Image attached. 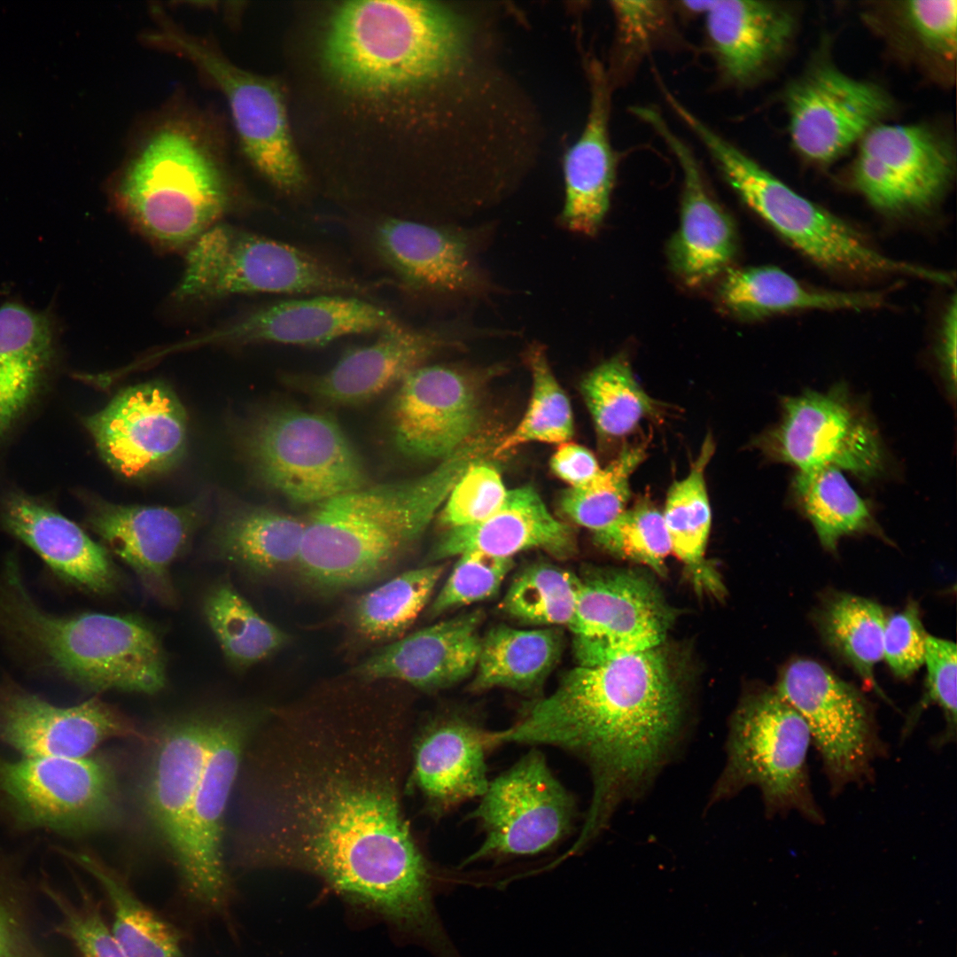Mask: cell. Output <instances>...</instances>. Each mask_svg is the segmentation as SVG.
<instances>
[{"label":"cell","mask_w":957,"mask_h":957,"mask_svg":"<svg viewBox=\"0 0 957 957\" xmlns=\"http://www.w3.org/2000/svg\"><path fill=\"white\" fill-rule=\"evenodd\" d=\"M253 762L237 858L323 880L416 942L433 938L432 868L405 820L407 733L397 719H284Z\"/></svg>","instance_id":"obj_1"},{"label":"cell","mask_w":957,"mask_h":957,"mask_svg":"<svg viewBox=\"0 0 957 957\" xmlns=\"http://www.w3.org/2000/svg\"><path fill=\"white\" fill-rule=\"evenodd\" d=\"M682 697L657 648L565 673L555 690L530 704L510 727L493 731L507 743L552 745L587 766L591 803L570 848L578 852L606 828L616 808L658 771L681 733Z\"/></svg>","instance_id":"obj_2"},{"label":"cell","mask_w":957,"mask_h":957,"mask_svg":"<svg viewBox=\"0 0 957 957\" xmlns=\"http://www.w3.org/2000/svg\"><path fill=\"white\" fill-rule=\"evenodd\" d=\"M491 448L471 438L420 477L364 486L318 503L305 520L296 566L322 592L366 585L387 572L418 541L467 470Z\"/></svg>","instance_id":"obj_3"},{"label":"cell","mask_w":957,"mask_h":957,"mask_svg":"<svg viewBox=\"0 0 957 957\" xmlns=\"http://www.w3.org/2000/svg\"><path fill=\"white\" fill-rule=\"evenodd\" d=\"M470 45L465 21L440 3L346 1L328 17L322 59L346 88L383 96L455 79L469 65Z\"/></svg>","instance_id":"obj_4"},{"label":"cell","mask_w":957,"mask_h":957,"mask_svg":"<svg viewBox=\"0 0 957 957\" xmlns=\"http://www.w3.org/2000/svg\"><path fill=\"white\" fill-rule=\"evenodd\" d=\"M218 142L196 116L164 117L144 135L116 177L115 206L156 245L190 247L236 202Z\"/></svg>","instance_id":"obj_5"},{"label":"cell","mask_w":957,"mask_h":957,"mask_svg":"<svg viewBox=\"0 0 957 957\" xmlns=\"http://www.w3.org/2000/svg\"><path fill=\"white\" fill-rule=\"evenodd\" d=\"M0 626L65 678L92 691L154 694L167 681L166 656L141 618L86 612L68 617L40 609L14 560L0 579Z\"/></svg>","instance_id":"obj_6"},{"label":"cell","mask_w":957,"mask_h":957,"mask_svg":"<svg viewBox=\"0 0 957 957\" xmlns=\"http://www.w3.org/2000/svg\"><path fill=\"white\" fill-rule=\"evenodd\" d=\"M696 136L743 203L810 261L835 274L905 276L947 285V272L891 258L848 222L799 195L708 126Z\"/></svg>","instance_id":"obj_7"},{"label":"cell","mask_w":957,"mask_h":957,"mask_svg":"<svg viewBox=\"0 0 957 957\" xmlns=\"http://www.w3.org/2000/svg\"><path fill=\"white\" fill-rule=\"evenodd\" d=\"M811 743L805 720L775 690L749 696L730 721L727 762L711 801L755 786L767 815L795 811L821 823L823 814L812 792L807 766Z\"/></svg>","instance_id":"obj_8"},{"label":"cell","mask_w":957,"mask_h":957,"mask_svg":"<svg viewBox=\"0 0 957 957\" xmlns=\"http://www.w3.org/2000/svg\"><path fill=\"white\" fill-rule=\"evenodd\" d=\"M368 290L297 247L218 223L189 247L175 298L191 301L242 293L362 294Z\"/></svg>","instance_id":"obj_9"},{"label":"cell","mask_w":957,"mask_h":957,"mask_svg":"<svg viewBox=\"0 0 957 957\" xmlns=\"http://www.w3.org/2000/svg\"><path fill=\"white\" fill-rule=\"evenodd\" d=\"M245 447L261 480L292 502L318 504L367 485L359 455L331 418L280 408L251 426Z\"/></svg>","instance_id":"obj_10"},{"label":"cell","mask_w":957,"mask_h":957,"mask_svg":"<svg viewBox=\"0 0 957 957\" xmlns=\"http://www.w3.org/2000/svg\"><path fill=\"white\" fill-rule=\"evenodd\" d=\"M149 43L185 57L219 88L228 101L243 151L263 177L287 192L303 187L304 170L276 82L237 66L211 43L167 19L151 32Z\"/></svg>","instance_id":"obj_11"},{"label":"cell","mask_w":957,"mask_h":957,"mask_svg":"<svg viewBox=\"0 0 957 957\" xmlns=\"http://www.w3.org/2000/svg\"><path fill=\"white\" fill-rule=\"evenodd\" d=\"M0 795L21 824L64 834L105 829L120 816L115 773L100 756L0 759Z\"/></svg>","instance_id":"obj_12"},{"label":"cell","mask_w":957,"mask_h":957,"mask_svg":"<svg viewBox=\"0 0 957 957\" xmlns=\"http://www.w3.org/2000/svg\"><path fill=\"white\" fill-rule=\"evenodd\" d=\"M754 446L798 471L835 467L869 480L885 467L875 425L844 387L785 397L779 423Z\"/></svg>","instance_id":"obj_13"},{"label":"cell","mask_w":957,"mask_h":957,"mask_svg":"<svg viewBox=\"0 0 957 957\" xmlns=\"http://www.w3.org/2000/svg\"><path fill=\"white\" fill-rule=\"evenodd\" d=\"M257 716L240 709L214 712L209 749L189 817L187 857L178 871L188 901L206 914L226 916L232 902L222 855L224 815Z\"/></svg>","instance_id":"obj_14"},{"label":"cell","mask_w":957,"mask_h":957,"mask_svg":"<svg viewBox=\"0 0 957 957\" xmlns=\"http://www.w3.org/2000/svg\"><path fill=\"white\" fill-rule=\"evenodd\" d=\"M805 720L833 792L867 780L883 751L861 694L821 664L797 659L774 689Z\"/></svg>","instance_id":"obj_15"},{"label":"cell","mask_w":957,"mask_h":957,"mask_svg":"<svg viewBox=\"0 0 957 957\" xmlns=\"http://www.w3.org/2000/svg\"><path fill=\"white\" fill-rule=\"evenodd\" d=\"M575 815L573 797L553 775L544 755L533 749L489 782L471 814L480 823L485 839L464 864L546 851L570 833Z\"/></svg>","instance_id":"obj_16"},{"label":"cell","mask_w":957,"mask_h":957,"mask_svg":"<svg viewBox=\"0 0 957 957\" xmlns=\"http://www.w3.org/2000/svg\"><path fill=\"white\" fill-rule=\"evenodd\" d=\"M579 578L569 626L579 665H597L663 642L673 614L650 581L631 572H593Z\"/></svg>","instance_id":"obj_17"},{"label":"cell","mask_w":957,"mask_h":957,"mask_svg":"<svg viewBox=\"0 0 957 957\" xmlns=\"http://www.w3.org/2000/svg\"><path fill=\"white\" fill-rule=\"evenodd\" d=\"M953 170L950 149L929 128L875 125L861 139L853 183L877 210L901 214L934 206Z\"/></svg>","instance_id":"obj_18"},{"label":"cell","mask_w":957,"mask_h":957,"mask_svg":"<svg viewBox=\"0 0 957 957\" xmlns=\"http://www.w3.org/2000/svg\"><path fill=\"white\" fill-rule=\"evenodd\" d=\"M84 424L104 461L126 478L165 472L185 453L186 412L162 382L124 389Z\"/></svg>","instance_id":"obj_19"},{"label":"cell","mask_w":957,"mask_h":957,"mask_svg":"<svg viewBox=\"0 0 957 957\" xmlns=\"http://www.w3.org/2000/svg\"><path fill=\"white\" fill-rule=\"evenodd\" d=\"M791 141L809 160L827 163L843 154L891 109L885 92L829 65H821L787 89Z\"/></svg>","instance_id":"obj_20"},{"label":"cell","mask_w":957,"mask_h":957,"mask_svg":"<svg viewBox=\"0 0 957 957\" xmlns=\"http://www.w3.org/2000/svg\"><path fill=\"white\" fill-rule=\"evenodd\" d=\"M398 323L389 311L357 297L323 294L261 307L171 348L259 342L323 346L345 336L380 332Z\"/></svg>","instance_id":"obj_21"},{"label":"cell","mask_w":957,"mask_h":957,"mask_svg":"<svg viewBox=\"0 0 957 957\" xmlns=\"http://www.w3.org/2000/svg\"><path fill=\"white\" fill-rule=\"evenodd\" d=\"M393 442L402 455L445 459L471 439L478 407L471 377L424 365L400 385L389 409Z\"/></svg>","instance_id":"obj_22"},{"label":"cell","mask_w":957,"mask_h":957,"mask_svg":"<svg viewBox=\"0 0 957 957\" xmlns=\"http://www.w3.org/2000/svg\"><path fill=\"white\" fill-rule=\"evenodd\" d=\"M214 712H194L165 725L141 782L144 814L177 871L188 852L190 813L209 749Z\"/></svg>","instance_id":"obj_23"},{"label":"cell","mask_w":957,"mask_h":957,"mask_svg":"<svg viewBox=\"0 0 957 957\" xmlns=\"http://www.w3.org/2000/svg\"><path fill=\"white\" fill-rule=\"evenodd\" d=\"M477 237L461 227L387 219L377 226L375 242L384 261L410 290L473 298L490 291L478 261Z\"/></svg>","instance_id":"obj_24"},{"label":"cell","mask_w":957,"mask_h":957,"mask_svg":"<svg viewBox=\"0 0 957 957\" xmlns=\"http://www.w3.org/2000/svg\"><path fill=\"white\" fill-rule=\"evenodd\" d=\"M632 113L651 127L674 155L682 173L681 221L668 245L675 275L689 287H699L727 269L738 239L731 216L712 197L699 164L688 145L654 108L635 106Z\"/></svg>","instance_id":"obj_25"},{"label":"cell","mask_w":957,"mask_h":957,"mask_svg":"<svg viewBox=\"0 0 957 957\" xmlns=\"http://www.w3.org/2000/svg\"><path fill=\"white\" fill-rule=\"evenodd\" d=\"M203 503L178 507L95 503L89 525L138 577L157 600L171 604L176 594L170 568L201 522Z\"/></svg>","instance_id":"obj_26"},{"label":"cell","mask_w":957,"mask_h":957,"mask_svg":"<svg viewBox=\"0 0 957 957\" xmlns=\"http://www.w3.org/2000/svg\"><path fill=\"white\" fill-rule=\"evenodd\" d=\"M136 734L128 720L91 698L69 707L7 685L0 690V740L25 758H81L113 737Z\"/></svg>","instance_id":"obj_27"},{"label":"cell","mask_w":957,"mask_h":957,"mask_svg":"<svg viewBox=\"0 0 957 957\" xmlns=\"http://www.w3.org/2000/svg\"><path fill=\"white\" fill-rule=\"evenodd\" d=\"M481 611H472L401 637L357 665L363 681L397 680L424 691L451 687L477 667Z\"/></svg>","instance_id":"obj_28"},{"label":"cell","mask_w":957,"mask_h":957,"mask_svg":"<svg viewBox=\"0 0 957 957\" xmlns=\"http://www.w3.org/2000/svg\"><path fill=\"white\" fill-rule=\"evenodd\" d=\"M493 747L491 731L459 714L437 717L419 731L412 743L411 780L433 815L485 794L486 753Z\"/></svg>","instance_id":"obj_29"},{"label":"cell","mask_w":957,"mask_h":957,"mask_svg":"<svg viewBox=\"0 0 957 957\" xmlns=\"http://www.w3.org/2000/svg\"><path fill=\"white\" fill-rule=\"evenodd\" d=\"M379 333L375 341L349 351L314 377L309 387L313 393L332 404L366 401L400 385L439 351L460 344L453 331L413 329L400 323Z\"/></svg>","instance_id":"obj_30"},{"label":"cell","mask_w":957,"mask_h":957,"mask_svg":"<svg viewBox=\"0 0 957 957\" xmlns=\"http://www.w3.org/2000/svg\"><path fill=\"white\" fill-rule=\"evenodd\" d=\"M2 522L64 581L97 595L118 587L120 573L108 550L58 512L31 498L15 495L4 505Z\"/></svg>","instance_id":"obj_31"},{"label":"cell","mask_w":957,"mask_h":957,"mask_svg":"<svg viewBox=\"0 0 957 957\" xmlns=\"http://www.w3.org/2000/svg\"><path fill=\"white\" fill-rule=\"evenodd\" d=\"M572 527L556 519L539 494L525 486L507 493L501 508L477 524L449 528L433 548L430 559L443 560L466 552L512 558L524 550L541 549L556 557L575 551Z\"/></svg>","instance_id":"obj_32"},{"label":"cell","mask_w":957,"mask_h":957,"mask_svg":"<svg viewBox=\"0 0 957 957\" xmlns=\"http://www.w3.org/2000/svg\"><path fill=\"white\" fill-rule=\"evenodd\" d=\"M590 109L580 138L566 151L563 169L564 202L560 223L567 230L593 237L607 214L616 173L611 146L609 89L602 66L589 65Z\"/></svg>","instance_id":"obj_33"},{"label":"cell","mask_w":957,"mask_h":957,"mask_svg":"<svg viewBox=\"0 0 957 957\" xmlns=\"http://www.w3.org/2000/svg\"><path fill=\"white\" fill-rule=\"evenodd\" d=\"M682 7L705 15L706 31L724 75L735 84L755 79L788 43L791 13L772 2L684 1Z\"/></svg>","instance_id":"obj_34"},{"label":"cell","mask_w":957,"mask_h":957,"mask_svg":"<svg viewBox=\"0 0 957 957\" xmlns=\"http://www.w3.org/2000/svg\"><path fill=\"white\" fill-rule=\"evenodd\" d=\"M717 300L731 315L753 320L798 310L875 309L885 303V295L813 288L779 268L759 266L727 270Z\"/></svg>","instance_id":"obj_35"},{"label":"cell","mask_w":957,"mask_h":957,"mask_svg":"<svg viewBox=\"0 0 957 957\" xmlns=\"http://www.w3.org/2000/svg\"><path fill=\"white\" fill-rule=\"evenodd\" d=\"M52 354L45 315L16 303L0 307V439L30 402Z\"/></svg>","instance_id":"obj_36"},{"label":"cell","mask_w":957,"mask_h":957,"mask_svg":"<svg viewBox=\"0 0 957 957\" xmlns=\"http://www.w3.org/2000/svg\"><path fill=\"white\" fill-rule=\"evenodd\" d=\"M305 521L263 507L227 511L212 537L215 555L254 575L273 574L299 557Z\"/></svg>","instance_id":"obj_37"},{"label":"cell","mask_w":957,"mask_h":957,"mask_svg":"<svg viewBox=\"0 0 957 957\" xmlns=\"http://www.w3.org/2000/svg\"><path fill=\"white\" fill-rule=\"evenodd\" d=\"M563 648V634L556 627L495 626L482 637L469 688L473 692L502 688L533 693L557 665Z\"/></svg>","instance_id":"obj_38"},{"label":"cell","mask_w":957,"mask_h":957,"mask_svg":"<svg viewBox=\"0 0 957 957\" xmlns=\"http://www.w3.org/2000/svg\"><path fill=\"white\" fill-rule=\"evenodd\" d=\"M104 890L113 911L112 932L127 957H181L182 935L146 906L114 868L86 852H65Z\"/></svg>","instance_id":"obj_39"},{"label":"cell","mask_w":957,"mask_h":957,"mask_svg":"<svg viewBox=\"0 0 957 957\" xmlns=\"http://www.w3.org/2000/svg\"><path fill=\"white\" fill-rule=\"evenodd\" d=\"M714 450L715 444L708 434L689 474L669 488L663 517L672 551L685 564L698 587L717 593L721 590L720 582L704 559L712 519L704 471Z\"/></svg>","instance_id":"obj_40"},{"label":"cell","mask_w":957,"mask_h":957,"mask_svg":"<svg viewBox=\"0 0 957 957\" xmlns=\"http://www.w3.org/2000/svg\"><path fill=\"white\" fill-rule=\"evenodd\" d=\"M791 494L828 550L834 551L844 536L878 531L870 504L837 468L798 471Z\"/></svg>","instance_id":"obj_41"},{"label":"cell","mask_w":957,"mask_h":957,"mask_svg":"<svg viewBox=\"0 0 957 957\" xmlns=\"http://www.w3.org/2000/svg\"><path fill=\"white\" fill-rule=\"evenodd\" d=\"M445 567L438 563L408 570L363 594L351 612L354 632L369 642L402 637L428 603Z\"/></svg>","instance_id":"obj_42"},{"label":"cell","mask_w":957,"mask_h":957,"mask_svg":"<svg viewBox=\"0 0 957 957\" xmlns=\"http://www.w3.org/2000/svg\"><path fill=\"white\" fill-rule=\"evenodd\" d=\"M204 612L225 658L236 668L252 666L289 642V635L260 615L229 581L210 588Z\"/></svg>","instance_id":"obj_43"},{"label":"cell","mask_w":957,"mask_h":957,"mask_svg":"<svg viewBox=\"0 0 957 957\" xmlns=\"http://www.w3.org/2000/svg\"><path fill=\"white\" fill-rule=\"evenodd\" d=\"M581 393L597 432L607 439L625 437L659 411L658 402L640 386L624 356L591 370L581 383Z\"/></svg>","instance_id":"obj_44"},{"label":"cell","mask_w":957,"mask_h":957,"mask_svg":"<svg viewBox=\"0 0 957 957\" xmlns=\"http://www.w3.org/2000/svg\"><path fill=\"white\" fill-rule=\"evenodd\" d=\"M885 620L878 603L850 594L833 596L821 614L822 631L829 643L883 697L874 668L883 659Z\"/></svg>","instance_id":"obj_45"},{"label":"cell","mask_w":957,"mask_h":957,"mask_svg":"<svg viewBox=\"0 0 957 957\" xmlns=\"http://www.w3.org/2000/svg\"><path fill=\"white\" fill-rule=\"evenodd\" d=\"M580 578L550 563H535L512 580L501 602L511 619L534 626H570L576 610Z\"/></svg>","instance_id":"obj_46"},{"label":"cell","mask_w":957,"mask_h":957,"mask_svg":"<svg viewBox=\"0 0 957 957\" xmlns=\"http://www.w3.org/2000/svg\"><path fill=\"white\" fill-rule=\"evenodd\" d=\"M526 361L533 382L530 401L516 428L494 448L495 455L529 442L563 444L573 434L571 403L551 370L544 346L533 344Z\"/></svg>","instance_id":"obj_47"},{"label":"cell","mask_w":957,"mask_h":957,"mask_svg":"<svg viewBox=\"0 0 957 957\" xmlns=\"http://www.w3.org/2000/svg\"><path fill=\"white\" fill-rule=\"evenodd\" d=\"M644 457L643 447H625L591 479L564 493L560 503L563 511L594 533L604 529L625 511L630 498L631 475Z\"/></svg>","instance_id":"obj_48"},{"label":"cell","mask_w":957,"mask_h":957,"mask_svg":"<svg viewBox=\"0 0 957 957\" xmlns=\"http://www.w3.org/2000/svg\"><path fill=\"white\" fill-rule=\"evenodd\" d=\"M595 542L608 552L665 572L672 551L663 513L647 498L639 500L610 525L595 532Z\"/></svg>","instance_id":"obj_49"},{"label":"cell","mask_w":957,"mask_h":957,"mask_svg":"<svg viewBox=\"0 0 957 957\" xmlns=\"http://www.w3.org/2000/svg\"><path fill=\"white\" fill-rule=\"evenodd\" d=\"M43 891L58 914L55 927L80 957H127L105 922L98 901L83 887L79 899L73 900L50 884Z\"/></svg>","instance_id":"obj_50"},{"label":"cell","mask_w":957,"mask_h":957,"mask_svg":"<svg viewBox=\"0 0 957 957\" xmlns=\"http://www.w3.org/2000/svg\"><path fill=\"white\" fill-rule=\"evenodd\" d=\"M513 565V558L478 552L459 555L446 582L429 607V617L434 618L450 610L490 598L498 592Z\"/></svg>","instance_id":"obj_51"},{"label":"cell","mask_w":957,"mask_h":957,"mask_svg":"<svg viewBox=\"0 0 957 957\" xmlns=\"http://www.w3.org/2000/svg\"><path fill=\"white\" fill-rule=\"evenodd\" d=\"M956 653V645L953 642L928 634L923 663L927 668L926 693L906 721L902 729V739L912 733L922 712L932 704H937L943 711L945 721V730L938 737L937 744L943 745L955 739Z\"/></svg>","instance_id":"obj_52"},{"label":"cell","mask_w":957,"mask_h":957,"mask_svg":"<svg viewBox=\"0 0 957 957\" xmlns=\"http://www.w3.org/2000/svg\"><path fill=\"white\" fill-rule=\"evenodd\" d=\"M508 491L498 471L481 460L471 464L449 493L441 522L449 528L481 522L502 505Z\"/></svg>","instance_id":"obj_53"},{"label":"cell","mask_w":957,"mask_h":957,"mask_svg":"<svg viewBox=\"0 0 957 957\" xmlns=\"http://www.w3.org/2000/svg\"><path fill=\"white\" fill-rule=\"evenodd\" d=\"M0 957H55L39 935L29 899L2 880Z\"/></svg>","instance_id":"obj_54"},{"label":"cell","mask_w":957,"mask_h":957,"mask_svg":"<svg viewBox=\"0 0 957 957\" xmlns=\"http://www.w3.org/2000/svg\"><path fill=\"white\" fill-rule=\"evenodd\" d=\"M927 636L915 603L886 617L883 658L894 675L906 679L923 665Z\"/></svg>","instance_id":"obj_55"},{"label":"cell","mask_w":957,"mask_h":957,"mask_svg":"<svg viewBox=\"0 0 957 957\" xmlns=\"http://www.w3.org/2000/svg\"><path fill=\"white\" fill-rule=\"evenodd\" d=\"M904 14L914 34L929 49L952 55L956 48L957 2L913 0L905 3Z\"/></svg>","instance_id":"obj_56"},{"label":"cell","mask_w":957,"mask_h":957,"mask_svg":"<svg viewBox=\"0 0 957 957\" xmlns=\"http://www.w3.org/2000/svg\"><path fill=\"white\" fill-rule=\"evenodd\" d=\"M620 46L628 53L646 50L667 19L666 8L657 1H614ZM623 50V51H624Z\"/></svg>","instance_id":"obj_57"},{"label":"cell","mask_w":957,"mask_h":957,"mask_svg":"<svg viewBox=\"0 0 957 957\" xmlns=\"http://www.w3.org/2000/svg\"><path fill=\"white\" fill-rule=\"evenodd\" d=\"M553 472L571 486L591 479L600 471L595 455L586 447L575 443H563L550 461Z\"/></svg>","instance_id":"obj_58"},{"label":"cell","mask_w":957,"mask_h":957,"mask_svg":"<svg viewBox=\"0 0 957 957\" xmlns=\"http://www.w3.org/2000/svg\"><path fill=\"white\" fill-rule=\"evenodd\" d=\"M956 342L957 303L953 296L943 315L937 350L943 377L953 397L956 389Z\"/></svg>","instance_id":"obj_59"}]
</instances>
